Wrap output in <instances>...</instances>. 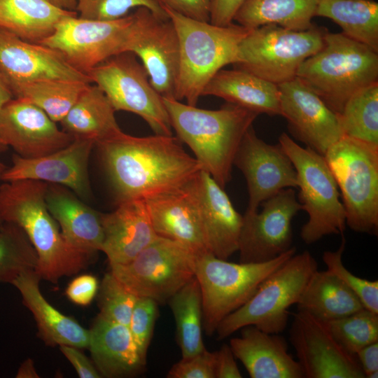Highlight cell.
<instances>
[{
	"label": "cell",
	"mask_w": 378,
	"mask_h": 378,
	"mask_svg": "<svg viewBox=\"0 0 378 378\" xmlns=\"http://www.w3.org/2000/svg\"><path fill=\"white\" fill-rule=\"evenodd\" d=\"M215 354V378L242 377L229 345L223 344Z\"/></svg>",
	"instance_id": "obj_49"
},
{
	"label": "cell",
	"mask_w": 378,
	"mask_h": 378,
	"mask_svg": "<svg viewBox=\"0 0 378 378\" xmlns=\"http://www.w3.org/2000/svg\"><path fill=\"white\" fill-rule=\"evenodd\" d=\"M87 75L104 92L115 111L140 116L155 134L172 135L163 98L151 85L146 70L134 53L114 55L89 70Z\"/></svg>",
	"instance_id": "obj_12"
},
{
	"label": "cell",
	"mask_w": 378,
	"mask_h": 378,
	"mask_svg": "<svg viewBox=\"0 0 378 378\" xmlns=\"http://www.w3.org/2000/svg\"><path fill=\"white\" fill-rule=\"evenodd\" d=\"M233 165L246 181L247 213L257 211L265 200L280 190L298 186L296 171L289 157L279 144L271 145L259 138L253 125L239 144Z\"/></svg>",
	"instance_id": "obj_17"
},
{
	"label": "cell",
	"mask_w": 378,
	"mask_h": 378,
	"mask_svg": "<svg viewBox=\"0 0 378 378\" xmlns=\"http://www.w3.org/2000/svg\"><path fill=\"white\" fill-rule=\"evenodd\" d=\"M261 211L245 212L240 233L239 262L259 263L275 258L292 246V220L302 210L292 188L265 200Z\"/></svg>",
	"instance_id": "obj_14"
},
{
	"label": "cell",
	"mask_w": 378,
	"mask_h": 378,
	"mask_svg": "<svg viewBox=\"0 0 378 378\" xmlns=\"http://www.w3.org/2000/svg\"><path fill=\"white\" fill-rule=\"evenodd\" d=\"M90 331L88 349L102 377L134 376L144 370L141 358L129 327L98 314Z\"/></svg>",
	"instance_id": "obj_27"
},
{
	"label": "cell",
	"mask_w": 378,
	"mask_h": 378,
	"mask_svg": "<svg viewBox=\"0 0 378 378\" xmlns=\"http://www.w3.org/2000/svg\"><path fill=\"white\" fill-rule=\"evenodd\" d=\"M317 267L308 251L294 254L261 283L244 305L220 322L215 332L217 339L223 340L247 326L269 333L283 332L288 321V309L298 302Z\"/></svg>",
	"instance_id": "obj_6"
},
{
	"label": "cell",
	"mask_w": 378,
	"mask_h": 378,
	"mask_svg": "<svg viewBox=\"0 0 378 378\" xmlns=\"http://www.w3.org/2000/svg\"><path fill=\"white\" fill-rule=\"evenodd\" d=\"M45 201L71 248L92 256L101 251L103 213L87 205L69 188L57 184H48Z\"/></svg>",
	"instance_id": "obj_25"
},
{
	"label": "cell",
	"mask_w": 378,
	"mask_h": 378,
	"mask_svg": "<svg viewBox=\"0 0 378 378\" xmlns=\"http://www.w3.org/2000/svg\"><path fill=\"white\" fill-rule=\"evenodd\" d=\"M97 293L99 315L128 326L137 298L127 291L110 271L104 274Z\"/></svg>",
	"instance_id": "obj_40"
},
{
	"label": "cell",
	"mask_w": 378,
	"mask_h": 378,
	"mask_svg": "<svg viewBox=\"0 0 378 378\" xmlns=\"http://www.w3.org/2000/svg\"><path fill=\"white\" fill-rule=\"evenodd\" d=\"M215 351L206 349L188 358H182L169 370L167 378H215Z\"/></svg>",
	"instance_id": "obj_44"
},
{
	"label": "cell",
	"mask_w": 378,
	"mask_h": 378,
	"mask_svg": "<svg viewBox=\"0 0 378 378\" xmlns=\"http://www.w3.org/2000/svg\"><path fill=\"white\" fill-rule=\"evenodd\" d=\"M319 0H246L234 20L248 29L274 24L284 28L304 31L312 25Z\"/></svg>",
	"instance_id": "obj_33"
},
{
	"label": "cell",
	"mask_w": 378,
	"mask_h": 378,
	"mask_svg": "<svg viewBox=\"0 0 378 378\" xmlns=\"http://www.w3.org/2000/svg\"><path fill=\"white\" fill-rule=\"evenodd\" d=\"M115 112L104 92L95 84H89L60 123L74 139L91 140L96 146L122 132Z\"/></svg>",
	"instance_id": "obj_30"
},
{
	"label": "cell",
	"mask_w": 378,
	"mask_h": 378,
	"mask_svg": "<svg viewBox=\"0 0 378 378\" xmlns=\"http://www.w3.org/2000/svg\"><path fill=\"white\" fill-rule=\"evenodd\" d=\"M8 147L0 141V155L8 150ZM8 167L0 160V182L2 181V176Z\"/></svg>",
	"instance_id": "obj_54"
},
{
	"label": "cell",
	"mask_w": 378,
	"mask_h": 378,
	"mask_svg": "<svg viewBox=\"0 0 378 378\" xmlns=\"http://www.w3.org/2000/svg\"><path fill=\"white\" fill-rule=\"evenodd\" d=\"M295 251L293 246L275 258L259 263L228 262L210 253L197 255L195 276L202 293L206 334L212 336L220 322L244 305L261 283Z\"/></svg>",
	"instance_id": "obj_7"
},
{
	"label": "cell",
	"mask_w": 378,
	"mask_h": 378,
	"mask_svg": "<svg viewBox=\"0 0 378 378\" xmlns=\"http://www.w3.org/2000/svg\"><path fill=\"white\" fill-rule=\"evenodd\" d=\"M220 97L258 114L281 115L277 85L240 69H220L204 88L202 96Z\"/></svg>",
	"instance_id": "obj_29"
},
{
	"label": "cell",
	"mask_w": 378,
	"mask_h": 378,
	"mask_svg": "<svg viewBox=\"0 0 378 378\" xmlns=\"http://www.w3.org/2000/svg\"><path fill=\"white\" fill-rule=\"evenodd\" d=\"M41 279L32 270L22 272L12 283L20 293L24 305L34 316L38 337L50 346L69 345L88 349L89 330L61 313L46 300L39 288Z\"/></svg>",
	"instance_id": "obj_28"
},
{
	"label": "cell",
	"mask_w": 378,
	"mask_h": 378,
	"mask_svg": "<svg viewBox=\"0 0 378 378\" xmlns=\"http://www.w3.org/2000/svg\"><path fill=\"white\" fill-rule=\"evenodd\" d=\"M336 23L342 33L378 52V3L374 0H319L315 17Z\"/></svg>",
	"instance_id": "obj_34"
},
{
	"label": "cell",
	"mask_w": 378,
	"mask_h": 378,
	"mask_svg": "<svg viewBox=\"0 0 378 378\" xmlns=\"http://www.w3.org/2000/svg\"><path fill=\"white\" fill-rule=\"evenodd\" d=\"M279 144L289 157L297 174L299 202L308 220L300 237L307 244L330 234H342L346 228L345 210L335 178L324 156L298 144L282 133Z\"/></svg>",
	"instance_id": "obj_8"
},
{
	"label": "cell",
	"mask_w": 378,
	"mask_h": 378,
	"mask_svg": "<svg viewBox=\"0 0 378 378\" xmlns=\"http://www.w3.org/2000/svg\"><path fill=\"white\" fill-rule=\"evenodd\" d=\"M89 84L81 80L51 78L15 83L10 87L14 98L32 103L53 121L60 122Z\"/></svg>",
	"instance_id": "obj_36"
},
{
	"label": "cell",
	"mask_w": 378,
	"mask_h": 378,
	"mask_svg": "<svg viewBox=\"0 0 378 378\" xmlns=\"http://www.w3.org/2000/svg\"><path fill=\"white\" fill-rule=\"evenodd\" d=\"M296 76L338 114L354 94L378 82V52L327 31L322 48L301 64Z\"/></svg>",
	"instance_id": "obj_5"
},
{
	"label": "cell",
	"mask_w": 378,
	"mask_h": 378,
	"mask_svg": "<svg viewBox=\"0 0 378 378\" xmlns=\"http://www.w3.org/2000/svg\"><path fill=\"white\" fill-rule=\"evenodd\" d=\"M59 347L62 354L73 365L79 377H102L94 363L80 351V349L69 345H60Z\"/></svg>",
	"instance_id": "obj_47"
},
{
	"label": "cell",
	"mask_w": 378,
	"mask_h": 378,
	"mask_svg": "<svg viewBox=\"0 0 378 378\" xmlns=\"http://www.w3.org/2000/svg\"><path fill=\"white\" fill-rule=\"evenodd\" d=\"M289 334L304 377H365L356 355L336 341L324 321L298 311Z\"/></svg>",
	"instance_id": "obj_16"
},
{
	"label": "cell",
	"mask_w": 378,
	"mask_h": 378,
	"mask_svg": "<svg viewBox=\"0 0 378 378\" xmlns=\"http://www.w3.org/2000/svg\"><path fill=\"white\" fill-rule=\"evenodd\" d=\"M163 102L177 138L191 149L202 170L224 188L231 179L239 144L260 114L227 102L208 110L175 99Z\"/></svg>",
	"instance_id": "obj_3"
},
{
	"label": "cell",
	"mask_w": 378,
	"mask_h": 378,
	"mask_svg": "<svg viewBox=\"0 0 378 378\" xmlns=\"http://www.w3.org/2000/svg\"><path fill=\"white\" fill-rule=\"evenodd\" d=\"M196 257L180 243L158 236L131 261L109 265L110 272L136 298L163 304L195 276Z\"/></svg>",
	"instance_id": "obj_11"
},
{
	"label": "cell",
	"mask_w": 378,
	"mask_h": 378,
	"mask_svg": "<svg viewBox=\"0 0 378 378\" xmlns=\"http://www.w3.org/2000/svg\"><path fill=\"white\" fill-rule=\"evenodd\" d=\"M0 69L7 77L10 86L51 78L91 83L87 74L71 66L56 50L40 43L24 41L1 28Z\"/></svg>",
	"instance_id": "obj_22"
},
{
	"label": "cell",
	"mask_w": 378,
	"mask_h": 378,
	"mask_svg": "<svg viewBox=\"0 0 378 378\" xmlns=\"http://www.w3.org/2000/svg\"><path fill=\"white\" fill-rule=\"evenodd\" d=\"M278 87L281 115L287 120L290 132L324 155L343 136L337 114L297 76Z\"/></svg>",
	"instance_id": "obj_18"
},
{
	"label": "cell",
	"mask_w": 378,
	"mask_h": 378,
	"mask_svg": "<svg viewBox=\"0 0 378 378\" xmlns=\"http://www.w3.org/2000/svg\"><path fill=\"white\" fill-rule=\"evenodd\" d=\"M298 311L328 321L365 308L356 295L336 275L316 270L311 276L298 302Z\"/></svg>",
	"instance_id": "obj_32"
},
{
	"label": "cell",
	"mask_w": 378,
	"mask_h": 378,
	"mask_svg": "<svg viewBox=\"0 0 378 378\" xmlns=\"http://www.w3.org/2000/svg\"><path fill=\"white\" fill-rule=\"evenodd\" d=\"M341 192L346 225L378 231V146L343 136L323 155Z\"/></svg>",
	"instance_id": "obj_9"
},
{
	"label": "cell",
	"mask_w": 378,
	"mask_h": 378,
	"mask_svg": "<svg viewBox=\"0 0 378 378\" xmlns=\"http://www.w3.org/2000/svg\"><path fill=\"white\" fill-rule=\"evenodd\" d=\"M346 241L343 238L336 251H326L322 259L327 270L340 279L359 298L363 307L378 314V281L358 277L349 272L342 262Z\"/></svg>",
	"instance_id": "obj_41"
},
{
	"label": "cell",
	"mask_w": 378,
	"mask_h": 378,
	"mask_svg": "<svg viewBox=\"0 0 378 378\" xmlns=\"http://www.w3.org/2000/svg\"><path fill=\"white\" fill-rule=\"evenodd\" d=\"M158 316V304L155 300L148 298H137L128 327L145 361Z\"/></svg>",
	"instance_id": "obj_43"
},
{
	"label": "cell",
	"mask_w": 378,
	"mask_h": 378,
	"mask_svg": "<svg viewBox=\"0 0 378 378\" xmlns=\"http://www.w3.org/2000/svg\"><path fill=\"white\" fill-rule=\"evenodd\" d=\"M246 0H213L210 22L219 26L233 23L234 17Z\"/></svg>",
	"instance_id": "obj_48"
},
{
	"label": "cell",
	"mask_w": 378,
	"mask_h": 378,
	"mask_svg": "<svg viewBox=\"0 0 378 378\" xmlns=\"http://www.w3.org/2000/svg\"><path fill=\"white\" fill-rule=\"evenodd\" d=\"M192 180L144 200L158 236L178 242L200 255L210 252L204 240Z\"/></svg>",
	"instance_id": "obj_23"
},
{
	"label": "cell",
	"mask_w": 378,
	"mask_h": 378,
	"mask_svg": "<svg viewBox=\"0 0 378 378\" xmlns=\"http://www.w3.org/2000/svg\"><path fill=\"white\" fill-rule=\"evenodd\" d=\"M191 19L209 22L213 0H152Z\"/></svg>",
	"instance_id": "obj_45"
},
{
	"label": "cell",
	"mask_w": 378,
	"mask_h": 378,
	"mask_svg": "<svg viewBox=\"0 0 378 378\" xmlns=\"http://www.w3.org/2000/svg\"><path fill=\"white\" fill-rule=\"evenodd\" d=\"M240 330L241 336L232 338L229 346L251 378H304L284 337L254 326Z\"/></svg>",
	"instance_id": "obj_26"
},
{
	"label": "cell",
	"mask_w": 378,
	"mask_h": 378,
	"mask_svg": "<svg viewBox=\"0 0 378 378\" xmlns=\"http://www.w3.org/2000/svg\"><path fill=\"white\" fill-rule=\"evenodd\" d=\"M52 5L66 10L76 11L78 0H47Z\"/></svg>",
	"instance_id": "obj_53"
},
{
	"label": "cell",
	"mask_w": 378,
	"mask_h": 378,
	"mask_svg": "<svg viewBox=\"0 0 378 378\" xmlns=\"http://www.w3.org/2000/svg\"><path fill=\"white\" fill-rule=\"evenodd\" d=\"M13 98L14 97L9 81L4 72L0 69V110Z\"/></svg>",
	"instance_id": "obj_51"
},
{
	"label": "cell",
	"mask_w": 378,
	"mask_h": 378,
	"mask_svg": "<svg viewBox=\"0 0 378 378\" xmlns=\"http://www.w3.org/2000/svg\"><path fill=\"white\" fill-rule=\"evenodd\" d=\"M133 14L114 20H93L70 16L40 44L59 52L74 68L87 74L110 57L129 51Z\"/></svg>",
	"instance_id": "obj_13"
},
{
	"label": "cell",
	"mask_w": 378,
	"mask_h": 378,
	"mask_svg": "<svg viewBox=\"0 0 378 378\" xmlns=\"http://www.w3.org/2000/svg\"><path fill=\"white\" fill-rule=\"evenodd\" d=\"M139 7H146L159 17L169 18L164 9L152 0H78L76 11L83 19L114 20Z\"/></svg>",
	"instance_id": "obj_42"
},
{
	"label": "cell",
	"mask_w": 378,
	"mask_h": 378,
	"mask_svg": "<svg viewBox=\"0 0 378 378\" xmlns=\"http://www.w3.org/2000/svg\"><path fill=\"white\" fill-rule=\"evenodd\" d=\"M73 141L42 109L25 99L13 98L0 110V141L22 158H40Z\"/></svg>",
	"instance_id": "obj_19"
},
{
	"label": "cell",
	"mask_w": 378,
	"mask_h": 378,
	"mask_svg": "<svg viewBox=\"0 0 378 378\" xmlns=\"http://www.w3.org/2000/svg\"><path fill=\"white\" fill-rule=\"evenodd\" d=\"M16 378H38V374L33 360L31 358H27L23 361L20 365L16 375Z\"/></svg>",
	"instance_id": "obj_52"
},
{
	"label": "cell",
	"mask_w": 378,
	"mask_h": 378,
	"mask_svg": "<svg viewBox=\"0 0 378 378\" xmlns=\"http://www.w3.org/2000/svg\"><path fill=\"white\" fill-rule=\"evenodd\" d=\"M173 22L179 39V69L176 99L196 106L214 75L237 62L240 42L250 29L234 23L216 25L185 17L161 6Z\"/></svg>",
	"instance_id": "obj_4"
},
{
	"label": "cell",
	"mask_w": 378,
	"mask_h": 378,
	"mask_svg": "<svg viewBox=\"0 0 378 378\" xmlns=\"http://www.w3.org/2000/svg\"><path fill=\"white\" fill-rule=\"evenodd\" d=\"M48 184L34 180L0 183V223L23 230L37 253L35 272L41 279L57 283L86 268L94 256L76 251L64 239L46 206Z\"/></svg>",
	"instance_id": "obj_2"
},
{
	"label": "cell",
	"mask_w": 378,
	"mask_h": 378,
	"mask_svg": "<svg viewBox=\"0 0 378 378\" xmlns=\"http://www.w3.org/2000/svg\"><path fill=\"white\" fill-rule=\"evenodd\" d=\"M96 146L116 203L145 200L175 189L202 170L195 157L172 135L134 136L122 132Z\"/></svg>",
	"instance_id": "obj_1"
},
{
	"label": "cell",
	"mask_w": 378,
	"mask_h": 378,
	"mask_svg": "<svg viewBox=\"0 0 378 378\" xmlns=\"http://www.w3.org/2000/svg\"><path fill=\"white\" fill-rule=\"evenodd\" d=\"M324 322L336 341L351 354L378 342V314L365 308Z\"/></svg>",
	"instance_id": "obj_39"
},
{
	"label": "cell",
	"mask_w": 378,
	"mask_h": 378,
	"mask_svg": "<svg viewBox=\"0 0 378 378\" xmlns=\"http://www.w3.org/2000/svg\"><path fill=\"white\" fill-rule=\"evenodd\" d=\"M97 278L92 274H83L74 279L68 285L65 293L69 300L76 304H90L99 290Z\"/></svg>",
	"instance_id": "obj_46"
},
{
	"label": "cell",
	"mask_w": 378,
	"mask_h": 378,
	"mask_svg": "<svg viewBox=\"0 0 378 378\" xmlns=\"http://www.w3.org/2000/svg\"><path fill=\"white\" fill-rule=\"evenodd\" d=\"M176 322V341L182 358L206 349L202 339L203 307L199 282L195 276L168 301Z\"/></svg>",
	"instance_id": "obj_35"
},
{
	"label": "cell",
	"mask_w": 378,
	"mask_h": 378,
	"mask_svg": "<svg viewBox=\"0 0 378 378\" xmlns=\"http://www.w3.org/2000/svg\"><path fill=\"white\" fill-rule=\"evenodd\" d=\"M102 224L101 251L109 265L131 261L158 237L144 200L116 203L113 211L102 214Z\"/></svg>",
	"instance_id": "obj_24"
},
{
	"label": "cell",
	"mask_w": 378,
	"mask_h": 378,
	"mask_svg": "<svg viewBox=\"0 0 378 378\" xmlns=\"http://www.w3.org/2000/svg\"><path fill=\"white\" fill-rule=\"evenodd\" d=\"M356 356L365 377H378V342L360 349L356 354Z\"/></svg>",
	"instance_id": "obj_50"
},
{
	"label": "cell",
	"mask_w": 378,
	"mask_h": 378,
	"mask_svg": "<svg viewBox=\"0 0 378 378\" xmlns=\"http://www.w3.org/2000/svg\"><path fill=\"white\" fill-rule=\"evenodd\" d=\"M36 250L23 230L12 223H0V282L11 284L22 272L35 270Z\"/></svg>",
	"instance_id": "obj_38"
},
{
	"label": "cell",
	"mask_w": 378,
	"mask_h": 378,
	"mask_svg": "<svg viewBox=\"0 0 378 378\" xmlns=\"http://www.w3.org/2000/svg\"><path fill=\"white\" fill-rule=\"evenodd\" d=\"M327 31L314 24L304 31L274 24L251 29L239 43L234 65L278 85L296 77L301 64L322 48Z\"/></svg>",
	"instance_id": "obj_10"
},
{
	"label": "cell",
	"mask_w": 378,
	"mask_h": 378,
	"mask_svg": "<svg viewBox=\"0 0 378 378\" xmlns=\"http://www.w3.org/2000/svg\"><path fill=\"white\" fill-rule=\"evenodd\" d=\"M133 30L129 51L139 57L154 89L163 98L175 99L179 69V39L168 18L146 7L132 13Z\"/></svg>",
	"instance_id": "obj_15"
},
{
	"label": "cell",
	"mask_w": 378,
	"mask_h": 378,
	"mask_svg": "<svg viewBox=\"0 0 378 378\" xmlns=\"http://www.w3.org/2000/svg\"><path fill=\"white\" fill-rule=\"evenodd\" d=\"M95 143L74 139L66 147L37 158H24L17 154L3 174L2 181L34 180L57 184L87 200L92 195L88 164Z\"/></svg>",
	"instance_id": "obj_20"
},
{
	"label": "cell",
	"mask_w": 378,
	"mask_h": 378,
	"mask_svg": "<svg viewBox=\"0 0 378 378\" xmlns=\"http://www.w3.org/2000/svg\"><path fill=\"white\" fill-rule=\"evenodd\" d=\"M192 186L207 248L214 256L227 260L238 251L243 216L207 172L201 170Z\"/></svg>",
	"instance_id": "obj_21"
},
{
	"label": "cell",
	"mask_w": 378,
	"mask_h": 378,
	"mask_svg": "<svg viewBox=\"0 0 378 378\" xmlns=\"http://www.w3.org/2000/svg\"><path fill=\"white\" fill-rule=\"evenodd\" d=\"M337 115L343 136L378 146V82L354 94Z\"/></svg>",
	"instance_id": "obj_37"
},
{
	"label": "cell",
	"mask_w": 378,
	"mask_h": 378,
	"mask_svg": "<svg viewBox=\"0 0 378 378\" xmlns=\"http://www.w3.org/2000/svg\"><path fill=\"white\" fill-rule=\"evenodd\" d=\"M77 15L47 0H0V28L31 43H40L62 20Z\"/></svg>",
	"instance_id": "obj_31"
}]
</instances>
